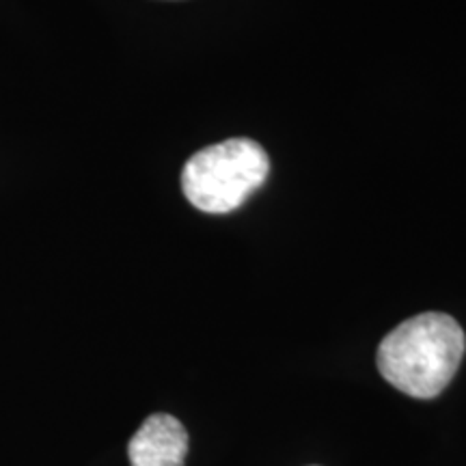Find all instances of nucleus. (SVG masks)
I'll return each instance as SVG.
<instances>
[{"instance_id": "1", "label": "nucleus", "mask_w": 466, "mask_h": 466, "mask_svg": "<svg viewBox=\"0 0 466 466\" xmlns=\"http://www.w3.org/2000/svg\"><path fill=\"white\" fill-rule=\"evenodd\" d=\"M462 326L447 313H421L389 333L378 346V370L410 398H436L456 376L464 357Z\"/></svg>"}, {"instance_id": "2", "label": "nucleus", "mask_w": 466, "mask_h": 466, "mask_svg": "<svg viewBox=\"0 0 466 466\" xmlns=\"http://www.w3.org/2000/svg\"><path fill=\"white\" fill-rule=\"evenodd\" d=\"M266 149L250 138H229L197 151L182 171V190L192 208L229 214L266 182Z\"/></svg>"}, {"instance_id": "3", "label": "nucleus", "mask_w": 466, "mask_h": 466, "mask_svg": "<svg viewBox=\"0 0 466 466\" xmlns=\"http://www.w3.org/2000/svg\"><path fill=\"white\" fill-rule=\"evenodd\" d=\"M188 432L179 419L165 412L147 417L127 445L132 466H184Z\"/></svg>"}]
</instances>
